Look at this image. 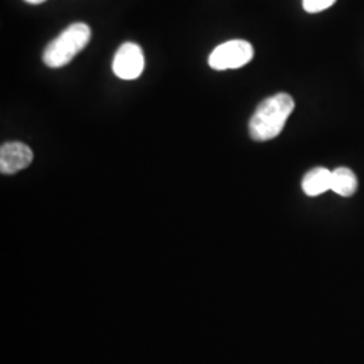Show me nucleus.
<instances>
[{
    "instance_id": "1",
    "label": "nucleus",
    "mask_w": 364,
    "mask_h": 364,
    "mask_svg": "<svg viewBox=\"0 0 364 364\" xmlns=\"http://www.w3.org/2000/svg\"><path fill=\"white\" fill-rule=\"evenodd\" d=\"M294 107L293 97L287 93H277L263 100L250 119V136L258 142L277 138L284 130Z\"/></svg>"
},
{
    "instance_id": "2",
    "label": "nucleus",
    "mask_w": 364,
    "mask_h": 364,
    "mask_svg": "<svg viewBox=\"0 0 364 364\" xmlns=\"http://www.w3.org/2000/svg\"><path fill=\"white\" fill-rule=\"evenodd\" d=\"M91 28L85 23H73L46 46L42 60L45 65L58 69L68 65L91 41Z\"/></svg>"
},
{
    "instance_id": "3",
    "label": "nucleus",
    "mask_w": 364,
    "mask_h": 364,
    "mask_svg": "<svg viewBox=\"0 0 364 364\" xmlns=\"http://www.w3.org/2000/svg\"><path fill=\"white\" fill-rule=\"evenodd\" d=\"M252 57L254 48L250 42L243 39H232L215 48L209 55L208 64L215 70L239 69L247 65Z\"/></svg>"
},
{
    "instance_id": "4",
    "label": "nucleus",
    "mask_w": 364,
    "mask_h": 364,
    "mask_svg": "<svg viewBox=\"0 0 364 364\" xmlns=\"http://www.w3.org/2000/svg\"><path fill=\"white\" fill-rule=\"evenodd\" d=\"M144 55L141 46L132 42L123 43L114 57L112 70L122 80H135L142 75Z\"/></svg>"
},
{
    "instance_id": "5",
    "label": "nucleus",
    "mask_w": 364,
    "mask_h": 364,
    "mask_svg": "<svg viewBox=\"0 0 364 364\" xmlns=\"http://www.w3.org/2000/svg\"><path fill=\"white\" fill-rule=\"evenodd\" d=\"M33 151L25 144L9 142L0 149V171L1 174H15L26 169L33 162Z\"/></svg>"
},
{
    "instance_id": "6",
    "label": "nucleus",
    "mask_w": 364,
    "mask_h": 364,
    "mask_svg": "<svg viewBox=\"0 0 364 364\" xmlns=\"http://www.w3.org/2000/svg\"><path fill=\"white\" fill-rule=\"evenodd\" d=\"M332 171L326 168H314L308 171L302 180V191L305 195L316 197L331 189Z\"/></svg>"
},
{
    "instance_id": "7",
    "label": "nucleus",
    "mask_w": 364,
    "mask_h": 364,
    "mask_svg": "<svg viewBox=\"0 0 364 364\" xmlns=\"http://www.w3.org/2000/svg\"><path fill=\"white\" fill-rule=\"evenodd\" d=\"M358 189V178L348 168H338L332 171L331 191L343 197H351Z\"/></svg>"
},
{
    "instance_id": "8",
    "label": "nucleus",
    "mask_w": 364,
    "mask_h": 364,
    "mask_svg": "<svg viewBox=\"0 0 364 364\" xmlns=\"http://www.w3.org/2000/svg\"><path fill=\"white\" fill-rule=\"evenodd\" d=\"M335 1L336 0H302V6L306 13H321L333 6Z\"/></svg>"
},
{
    "instance_id": "9",
    "label": "nucleus",
    "mask_w": 364,
    "mask_h": 364,
    "mask_svg": "<svg viewBox=\"0 0 364 364\" xmlns=\"http://www.w3.org/2000/svg\"><path fill=\"white\" fill-rule=\"evenodd\" d=\"M27 3H30V4H41V3H43V1H46V0H25Z\"/></svg>"
}]
</instances>
